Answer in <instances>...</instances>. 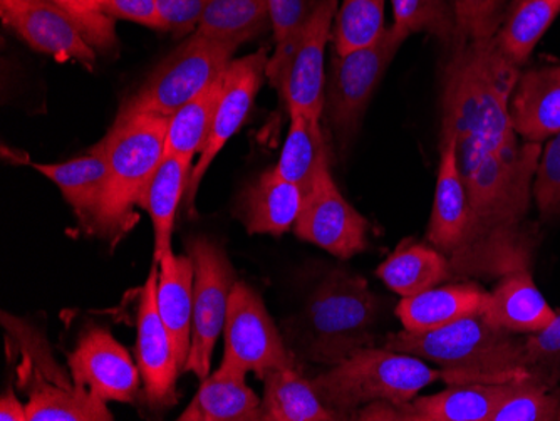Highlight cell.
I'll return each mask as SVG.
<instances>
[{"instance_id": "obj_1", "label": "cell", "mask_w": 560, "mask_h": 421, "mask_svg": "<svg viewBox=\"0 0 560 421\" xmlns=\"http://www.w3.org/2000/svg\"><path fill=\"white\" fill-rule=\"evenodd\" d=\"M521 68L503 56L495 36L458 44L445 71L442 135L456 156L478 225L521 224L534 198L540 143L518 140L511 100Z\"/></svg>"}, {"instance_id": "obj_2", "label": "cell", "mask_w": 560, "mask_h": 421, "mask_svg": "<svg viewBox=\"0 0 560 421\" xmlns=\"http://www.w3.org/2000/svg\"><path fill=\"white\" fill-rule=\"evenodd\" d=\"M380 316V297L366 279L336 270L320 282L304 309L285 320V344L295 360L336 366L373 346Z\"/></svg>"}, {"instance_id": "obj_3", "label": "cell", "mask_w": 560, "mask_h": 421, "mask_svg": "<svg viewBox=\"0 0 560 421\" xmlns=\"http://www.w3.org/2000/svg\"><path fill=\"white\" fill-rule=\"evenodd\" d=\"M385 348L445 367L456 383H506L527 376L524 341L497 328L483 314L464 317L428 332L402 329L386 336Z\"/></svg>"}, {"instance_id": "obj_4", "label": "cell", "mask_w": 560, "mask_h": 421, "mask_svg": "<svg viewBox=\"0 0 560 421\" xmlns=\"http://www.w3.org/2000/svg\"><path fill=\"white\" fill-rule=\"evenodd\" d=\"M170 116L159 113L119 112L100 147L108 160V187L94 234L113 241L135 220V207L165 156Z\"/></svg>"}, {"instance_id": "obj_5", "label": "cell", "mask_w": 560, "mask_h": 421, "mask_svg": "<svg viewBox=\"0 0 560 421\" xmlns=\"http://www.w3.org/2000/svg\"><path fill=\"white\" fill-rule=\"evenodd\" d=\"M442 376L445 371L433 370L421 358L368 346L316 376L313 385L338 420H348L373 401H411Z\"/></svg>"}, {"instance_id": "obj_6", "label": "cell", "mask_w": 560, "mask_h": 421, "mask_svg": "<svg viewBox=\"0 0 560 421\" xmlns=\"http://www.w3.org/2000/svg\"><path fill=\"white\" fill-rule=\"evenodd\" d=\"M238 47L195 31L160 62L121 109L172 116L225 74Z\"/></svg>"}, {"instance_id": "obj_7", "label": "cell", "mask_w": 560, "mask_h": 421, "mask_svg": "<svg viewBox=\"0 0 560 421\" xmlns=\"http://www.w3.org/2000/svg\"><path fill=\"white\" fill-rule=\"evenodd\" d=\"M339 0H314L313 11L291 44L276 49L266 77L288 105L289 113L320 119L324 113V55L332 36Z\"/></svg>"}, {"instance_id": "obj_8", "label": "cell", "mask_w": 560, "mask_h": 421, "mask_svg": "<svg viewBox=\"0 0 560 421\" xmlns=\"http://www.w3.org/2000/svg\"><path fill=\"white\" fill-rule=\"evenodd\" d=\"M393 27L371 44L330 61L324 87V113L342 152L354 140L377 84L405 43Z\"/></svg>"}, {"instance_id": "obj_9", "label": "cell", "mask_w": 560, "mask_h": 421, "mask_svg": "<svg viewBox=\"0 0 560 421\" xmlns=\"http://www.w3.org/2000/svg\"><path fill=\"white\" fill-rule=\"evenodd\" d=\"M188 254L195 264L194 329L184 371L203 379L210 375L213 350L225 328L229 300L237 279L225 250L217 242L194 237L188 241Z\"/></svg>"}, {"instance_id": "obj_10", "label": "cell", "mask_w": 560, "mask_h": 421, "mask_svg": "<svg viewBox=\"0 0 560 421\" xmlns=\"http://www.w3.org/2000/svg\"><path fill=\"white\" fill-rule=\"evenodd\" d=\"M222 364L266 378L277 367L295 366V358L270 317L262 297L245 282H235L225 319Z\"/></svg>"}, {"instance_id": "obj_11", "label": "cell", "mask_w": 560, "mask_h": 421, "mask_svg": "<svg viewBox=\"0 0 560 421\" xmlns=\"http://www.w3.org/2000/svg\"><path fill=\"white\" fill-rule=\"evenodd\" d=\"M294 234L339 259L368 249L366 219L342 197L330 165L320 169L310 194L304 195Z\"/></svg>"}, {"instance_id": "obj_12", "label": "cell", "mask_w": 560, "mask_h": 421, "mask_svg": "<svg viewBox=\"0 0 560 421\" xmlns=\"http://www.w3.org/2000/svg\"><path fill=\"white\" fill-rule=\"evenodd\" d=\"M269 59V49L260 47L259 51L234 59L226 68L225 74H223L222 97H220L219 108L213 118L212 131L198 156V162L195 163L187 191H185L187 209L194 207L198 188H200L201 180L206 177L207 169L210 168L213 160L222 152V148L229 143V140L241 130L247 119L252 106L256 103L260 86H262L264 78H267Z\"/></svg>"}, {"instance_id": "obj_13", "label": "cell", "mask_w": 560, "mask_h": 421, "mask_svg": "<svg viewBox=\"0 0 560 421\" xmlns=\"http://www.w3.org/2000/svg\"><path fill=\"white\" fill-rule=\"evenodd\" d=\"M74 385L100 396L101 400L133 404L140 393L141 373L125 346L106 328L88 329L68 356Z\"/></svg>"}, {"instance_id": "obj_14", "label": "cell", "mask_w": 560, "mask_h": 421, "mask_svg": "<svg viewBox=\"0 0 560 421\" xmlns=\"http://www.w3.org/2000/svg\"><path fill=\"white\" fill-rule=\"evenodd\" d=\"M159 264L151 267L141 289L138 306L137 364L150 407L166 408L175 404L176 379L180 366L176 361L172 339L159 313Z\"/></svg>"}, {"instance_id": "obj_15", "label": "cell", "mask_w": 560, "mask_h": 421, "mask_svg": "<svg viewBox=\"0 0 560 421\" xmlns=\"http://www.w3.org/2000/svg\"><path fill=\"white\" fill-rule=\"evenodd\" d=\"M2 22L33 49L58 61H75L90 69L96 61V49L52 0H22Z\"/></svg>"}, {"instance_id": "obj_16", "label": "cell", "mask_w": 560, "mask_h": 421, "mask_svg": "<svg viewBox=\"0 0 560 421\" xmlns=\"http://www.w3.org/2000/svg\"><path fill=\"white\" fill-rule=\"evenodd\" d=\"M511 116L521 140L542 143L560 131V62L518 74Z\"/></svg>"}, {"instance_id": "obj_17", "label": "cell", "mask_w": 560, "mask_h": 421, "mask_svg": "<svg viewBox=\"0 0 560 421\" xmlns=\"http://www.w3.org/2000/svg\"><path fill=\"white\" fill-rule=\"evenodd\" d=\"M514 385L515 379L506 383H456L445 391L417 396L411 401L399 404V407L405 420L492 421Z\"/></svg>"}, {"instance_id": "obj_18", "label": "cell", "mask_w": 560, "mask_h": 421, "mask_svg": "<svg viewBox=\"0 0 560 421\" xmlns=\"http://www.w3.org/2000/svg\"><path fill=\"white\" fill-rule=\"evenodd\" d=\"M37 172L55 182L72 207L83 229L94 234L108 187V160L100 144L88 155L65 163H33Z\"/></svg>"}, {"instance_id": "obj_19", "label": "cell", "mask_w": 560, "mask_h": 421, "mask_svg": "<svg viewBox=\"0 0 560 421\" xmlns=\"http://www.w3.org/2000/svg\"><path fill=\"white\" fill-rule=\"evenodd\" d=\"M159 266V313L172 339L178 366L184 371L191 350L194 329L195 264L190 254L175 256L170 250Z\"/></svg>"}, {"instance_id": "obj_20", "label": "cell", "mask_w": 560, "mask_h": 421, "mask_svg": "<svg viewBox=\"0 0 560 421\" xmlns=\"http://www.w3.org/2000/svg\"><path fill=\"white\" fill-rule=\"evenodd\" d=\"M489 297L486 289L471 282L436 285L413 297H402L396 307V316L406 331L428 332L464 317L483 314Z\"/></svg>"}, {"instance_id": "obj_21", "label": "cell", "mask_w": 560, "mask_h": 421, "mask_svg": "<svg viewBox=\"0 0 560 421\" xmlns=\"http://www.w3.org/2000/svg\"><path fill=\"white\" fill-rule=\"evenodd\" d=\"M483 316L497 328L515 335H532L547 328L557 313L537 288L530 270L521 269L505 274L495 291L490 292Z\"/></svg>"}, {"instance_id": "obj_22", "label": "cell", "mask_w": 560, "mask_h": 421, "mask_svg": "<svg viewBox=\"0 0 560 421\" xmlns=\"http://www.w3.org/2000/svg\"><path fill=\"white\" fill-rule=\"evenodd\" d=\"M245 373L220 364L219 370L201 379L200 388L180 421L262 420V401L245 383Z\"/></svg>"}, {"instance_id": "obj_23", "label": "cell", "mask_w": 560, "mask_h": 421, "mask_svg": "<svg viewBox=\"0 0 560 421\" xmlns=\"http://www.w3.org/2000/svg\"><path fill=\"white\" fill-rule=\"evenodd\" d=\"M302 200L301 188L272 168L245 190L238 217L250 234L282 235L294 229Z\"/></svg>"}, {"instance_id": "obj_24", "label": "cell", "mask_w": 560, "mask_h": 421, "mask_svg": "<svg viewBox=\"0 0 560 421\" xmlns=\"http://www.w3.org/2000/svg\"><path fill=\"white\" fill-rule=\"evenodd\" d=\"M376 274L396 294L413 297L448 281L453 269L448 257L435 245L402 241L395 253L377 267Z\"/></svg>"}, {"instance_id": "obj_25", "label": "cell", "mask_w": 560, "mask_h": 421, "mask_svg": "<svg viewBox=\"0 0 560 421\" xmlns=\"http://www.w3.org/2000/svg\"><path fill=\"white\" fill-rule=\"evenodd\" d=\"M194 160L184 156L165 155L148 184L140 206L150 213L155 232V264L172 250L173 225L176 210L190 182Z\"/></svg>"}, {"instance_id": "obj_26", "label": "cell", "mask_w": 560, "mask_h": 421, "mask_svg": "<svg viewBox=\"0 0 560 421\" xmlns=\"http://www.w3.org/2000/svg\"><path fill=\"white\" fill-rule=\"evenodd\" d=\"M262 420H338L323 404L313 382L302 378L295 366L277 367L264 378Z\"/></svg>"}, {"instance_id": "obj_27", "label": "cell", "mask_w": 560, "mask_h": 421, "mask_svg": "<svg viewBox=\"0 0 560 421\" xmlns=\"http://www.w3.org/2000/svg\"><path fill=\"white\" fill-rule=\"evenodd\" d=\"M291 127L279 163L273 172L280 178L301 188L302 194H310L320 169L329 163V150L320 130V119H313L301 113H289Z\"/></svg>"}, {"instance_id": "obj_28", "label": "cell", "mask_w": 560, "mask_h": 421, "mask_svg": "<svg viewBox=\"0 0 560 421\" xmlns=\"http://www.w3.org/2000/svg\"><path fill=\"white\" fill-rule=\"evenodd\" d=\"M27 421H112L106 401L84 386L34 383L30 393Z\"/></svg>"}, {"instance_id": "obj_29", "label": "cell", "mask_w": 560, "mask_h": 421, "mask_svg": "<svg viewBox=\"0 0 560 421\" xmlns=\"http://www.w3.org/2000/svg\"><path fill=\"white\" fill-rule=\"evenodd\" d=\"M559 14L560 0H517L495 33L497 46L521 68Z\"/></svg>"}, {"instance_id": "obj_30", "label": "cell", "mask_w": 560, "mask_h": 421, "mask_svg": "<svg viewBox=\"0 0 560 421\" xmlns=\"http://www.w3.org/2000/svg\"><path fill=\"white\" fill-rule=\"evenodd\" d=\"M222 90L223 77L170 116L165 155L194 160L198 152L201 153L212 131Z\"/></svg>"}, {"instance_id": "obj_31", "label": "cell", "mask_w": 560, "mask_h": 421, "mask_svg": "<svg viewBox=\"0 0 560 421\" xmlns=\"http://www.w3.org/2000/svg\"><path fill=\"white\" fill-rule=\"evenodd\" d=\"M269 24L267 0H209L197 31L242 46L262 34Z\"/></svg>"}, {"instance_id": "obj_32", "label": "cell", "mask_w": 560, "mask_h": 421, "mask_svg": "<svg viewBox=\"0 0 560 421\" xmlns=\"http://www.w3.org/2000/svg\"><path fill=\"white\" fill-rule=\"evenodd\" d=\"M386 0H342L335 17L332 36L336 55L371 46L385 34Z\"/></svg>"}, {"instance_id": "obj_33", "label": "cell", "mask_w": 560, "mask_h": 421, "mask_svg": "<svg viewBox=\"0 0 560 421\" xmlns=\"http://www.w3.org/2000/svg\"><path fill=\"white\" fill-rule=\"evenodd\" d=\"M393 31L399 36L427 33L443 40L453 39L458 34L455 8L446 0H392Z\"/></svg>"}, {"instance_id": "obj_34", "label": "cell", "mask_w": 560, "mask_h": 421, "mask_svg": "<svg viewBox=\"0 0 560 421\" xmlns=\"http://www.w3.org/2000/svg\"><path fill=\"white\" fill-rule=\"evenodd\" d=\"M560 420V389L549 388L530 375L515 379L514 389L492 421Z\"/></svg>"}, {"instance_id": "obj_35", "label": "cell", "mask_w": 560, "mask_h": 421, "mask_svg": "<svg viewBox=\"0 0 560 421\" xmlns=\"http://www.w3.org/2000/svg\"><path fill=\"white\" fill-rule=\"evenodd\" d=\"M524 366L532 378L560 389V314L542 331L524 339Z\"/></svg>"}, {"instance_id": "obj_36", "label": "cell", "mask_w": 560, "mask_h": 421, "mask_svg": "<svg viewBox=\"0 0 560 421\" xmlns=\"http://www.w3.org/2000/svg\"><path fill=\"white\" fill-rule=\"evenodd\" d=\"M62 11L68 12L80 27L88 43L96 51H113L118 46L115 19L101 11L97 0H52Z\"/></svg>"}, {"instance_id": "obj_37", "label": "cell", "mask_w": 560, "mask_h": 421, "mask_svg": "<svg viewBox=\"0 0 560 421\" xmlns=\"http://www.w3.org/2000/svg\"><path fill=\"white\" fill-rule=\"evenodd\" d=\"M534 198L542 217H560V131L549 138L540 155L534 180Z\"/></svg>"}, {"instance_id": "obj_38", "label": "cell", "mask_w": 560, "mask_h": 421, "mask_svg": "<svg viewBox=\"0 0 560 421\" xmlns=\"http://www.w3.org/2000/svg\"><path fill=\"white\" fill-rule=\"evenodd\" d=\"M503 0H455L456 26L460 39L493 36L499 31L500 4Z\"/></svg>"}, {"instance_id": "obj_39", "label": "cell", "mask_w": 560, "mask_h": 421, "mask_svg": "<svg viewBox=\"0 0 560 421\" xmlns=\"http://www.w3.org/2000/svg\"><path fill=\"white\" fill-rule=\"evenodd\" d=\"M276 49L285 47L301 33L313 11L314 0H267Z\"/></svg>"}, {"instance_id": "obj_40", "label": "cell", "mask_w": 560, "mask_h": 421, "mask_svg": "<svg viewBox=\"0 0 560 421\" xmlns=\"http://www.w3.org/2000/svg\"><path fill=\"white\" fill-rule=\"evenodd\" d=\"M108 17L137 22L153 31H166L156 0H97Z\"/></svg>"}, {"instance_id": "obj_41", "label": "cell", "mask_w": 560, "mask_h": 421, "mask_svg": "<svg viewBox=\"0 0 560 421\" xmlns=\"http://www.w3.org/2000/svg\"><path fill=\"white\" fill-rule=\"evenodd\" d=\"M209 0H156L166 31L187 36L200 26Z\"/></svg>"}, {"instance_id": "obj_42", "label": "cell", "mask_w": 560, "mask_h": 421, "mask_svg": "<svg viewBox=\"0 0 560 421\" xmlns=\"http://www.w3.org/2000/svg\"><path fill=\"white\" fill-rule=\"evenodd\" d=\"M0 420L27 421V408L22 405V401H19L12 388H9L0 400Z\"/></svg>"}]
</instances>
